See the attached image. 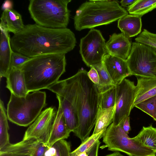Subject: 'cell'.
<instances>
[{"mask_svg":"<svg viewBox=\"0 0 156 156\" xmlns=\"http://www.w3.org/2000/svg\"><path fill=\"white\" fill-rule=\"evenodd\" d=\"M115 110V106L106 109H99L92 134H98L105 131L113 122Z\"/></svg>","mask_w":156,"mask_h":156,"instance_id":"cell-23","label":"cell"},{"mask_svg":"<svg viewBox=\"0 0 156 156\" xmlns=\"http://www.w3.org/2000/svg\"><path fill=\"white\" fill-rule=\"evenodd\" d=\"M133 138L156 153V128L152 125L143 126L138 135Z\"/></svg>","mask_w":156,"mask_h":156,"instance_id":"cell-22","label":"cell"},{"mask_svg":"<svg viewBox=\"0 0 156 156\" xmlns=\"http://www.w3.org/2000/svg\"><path fill=\"white\" fill-rule=\"evenodd\" d=\"M152 117L156 121V95L134 105Z\"/></svg>","mask_w":156,"mask_h":156,"instance_id":"cell-29","label":"cell"},{"mask_svg":"<svg viewBox=\"0 0 156 156\" xmlns=\"http://www.w3.org/2000/svg\"><path fill=\"white\" fill-rule=\"evenodd\" d=\"M86 70L80 69L78 76L77 103L78 127L74 133L81 142L89 137L95 126L99 109L101 91L89 79Z\"/></svg>","mask_w":156,"mask_h":156,"instance_id":"cell-3","label":"cell"},{"mask_svg":"<svg viewBox=\"0 0 156 156\" xmlns=\"http://www.w3.org/2000/svg\"><path fill=\"white\" fill-rule=\"evenodd\" d=\"M126 61L132 76L156 77V51L154 48L133 42Z\"/></svg>","mask_w":156,"mask_h":156,"instance_id":"cell-9","label":"cell"},{"mask_svg":"<svg viewBox=\"0 0 156 156\" xmlns=\"http://www.w3.org/2000/svg\"><path fill=\"white\" fill-rule=\"evenodd\" d=\"M13 3L12 1L6 0L3 3L2 9L4 11L6 9H13Z\"/></svg>","mask_w":156,"mask_h":156,"instance_id":"cell-36","label":"cell"},{"mask_svg":"<svg viewBox=\"0 0 156 156\" xmlns=\"http://www.w3.org/2000/svg\"><path fill=\"white\" fill-rule=\"evenodd\" d=\"M105 41L100 31L91 29L87 34L81 39L80 53L83 61L88 67L103 62L108 54Z\"/></svg>","mask_w":156,"mask_h":156,"instance_id":"cell-10","label":"cell"},{"mask_svg":"<svg viewBox=\"0 0 156 156\" xmlns=\"http://www.w3.org/2000/svg\"><path fill=\"white\" fill-rule=\"evenodd\" d=\"M56 153V149L54 146H52L46 151L44 156H55Z\"/></svg>","mask_w":156,"mask_h":156,"instance_id":"cell-37","label":"cell"},{"mask_svg":"<svg viewBox=\"0 0 156 156\" xmlns=\"http://www.w3.org/2000/svg\"><path fill=\"white\" fill-rule=\"evenodd\" d=\"M120 125L124 131L127 134L131 130L130 124V117H127L125 118L119 124Z\"/></svg>","mask_w":156,"mask_h":156,"instance_id":"cell-34","label":"cell"},{"mask_svg":"<svg viewBox=\"0 0 156 156\" xmlns=\"http://www.w3.org/2000/svg\"><path fill=\"white\" fill-rule=\"evenodd\" d=\"M7 88L11 94L19 97L26 96L28 92L24 74L20 68H12L6 77Z\"/></svg>","mask_w":156,"mask_h":156,"instance_id":"cell-17","label":"cell"},{"mask_svg":"<svg viewBox=\"0 0 156 156\" xmlns=\"http://www.w3.org/2000/svg\"><path fill=\"white\" fill-rule=\"evenodd\" d=\"M116 86H112L101 91L99 109H108L115 106Z\"/></svg>","mask_w":156,"mask_h":156,"instance_id":"cell-26","label":"cell"},{"mask_svg":"<svg viewBox=\"0 0 156 156\" xmlns=\"http://www.w3.org/2000/svg\"><path fill=\"white\" fill-rule=\"evenodd\" d=\"M49 147L48 145L32 138L22 140L15 144H10L0 151L30 156H44L46 151Z\"/></svg>","mask_w":156,"mask_h":156,"instance_id":"cell-13","label":"cell"},{"mask_svg":"<svg viewBox=\"0 0 156 156\" xmlns=\"http://www.w3.org/2000/svg\"><path fill=\"white\" fill-rule=\"evenodd\" d=\"M71 0H30L28 10L37 24L43 27L60 29L66 28L70 11L68 5Z\"/></svg>","mask_w":156,"mask_h":156,"instance_id":"cell-5","label":"cell"},{"mask_svg":"<svg viewBox=\"0 0 156 156\" xmlns=\"http://www.w3.org/2000/svg\"><path fill=\"white\" fill-rule=\"evenodd\" d=\"M141 17L134 15H126L118 20V27L128 38L135 37L141 31Z\"/></svg>","mask_w":156,"mask_h":156,"instance_id":"cell-20","label":"cell"},{"mask_svg":"<svg viewBox=\"0 0 156 156\" xmlns=\"http://www.w3.org/2000/svg\"><path fill=\"white\" fill-rule=\"evenodd\" d=\"M90 70L87 72V76L93 83L98 85L99 83V79L98 72L93 66H90Z\"/></svg>","mask_w":156,"mask_h":156,"instance_id":"cell-33","label":"cell"},{"mask_svg":"<svg viewBox=\"0 0 156 156\" xmlns=\"http://www.w3.org/2000/svg\"><path fill=\"white\" fill-rule=\"evenodd\" d=\"M102 138L108 150L121 152L129 156H156V153L130 138L120 125L111 123L104 132Z\"/></svg>","mask_w":156,"mask_h":156,"instance_id":"cell-8","label":"cell"},{"mask_svg":"<svg viewBox=\"0 0 156 156\" xmlns=\"http://www.w3.org/2000/svg\"><path fill=\"white\" fill-rule=\"evenodd\" d=\"M155 8L156 0H136L127 10L130 14L141 17Z\"/></svg>","mask_w":156,"mask_h":156,"instance_id":"cell-25","label":"cell"},{"mask_svg":"<svg viewBox=\"0 0 156 156\" xmlns=\"http://www.w3.org/2000/svg\"><path fill=\"white\" fill-rule=\"evenodd\" d=\"M71 132L66 125L61 105L59 106L53 122L48 145L52 147L58 141L68 138Z\"/></svg>","mask_w":156,"mask_h":156,"instance_id":"cell-19","label":"cell"},{"mask_svg":"<svg viewBox=\"0 0 156 156\" xmlns=\"http://www.w3.org/2000/svg\"><path fill=\"white\" fill-rule=\"evenodd\" d=\"M101 144L99 140L98 141L88 152V156H98L99 147Z\"/></svg>","mask_w":156,"mask_h":156,"instance_id":"cell-35","label":"cell"},{"mask_svg":"<svg viewBox=\"0 0 156 156\" xmlns=\"http://www.w3.org/2000/svg\"><path fill=\"white\" fill-rule=\"evenodd\" d=\"M13 51L29 58L50 54H65L74 48V33L67 28L53 29L36 24L25 25L11 38Z\"/></svg>","mask_w":156,"mask_h":156,"instance_id":"cell-1","label":"cell"},{"mask_svg":"<svg viewBox=\"0 0 156 156\" xmlns=\"http://www.w3.org/2000/svg\"><path fill=\"white\" fill-rule=\"evenodd\" d=\"M105 156H125L121 154L119 152H115L114 153L107 154Z\"/></svg>","mask_w":156,"mask_h":156,"instance_id":"cell-40","label":"cell"},{"mask_svg":"<svg viewBox=\"0 0 156 156\" xmlns=\"http://www.w3.org/2000/svg\"><path fill=\"white\" fill-rule=\"evenodd\" d=\"M135 86L133 82L126 79L115 86V110L112 122L115 125L129 116L134 108Z\"/></svg>","mask_w":156,"mask_h":156,"instance_id":"cell-11","label":"cell"},{"mask_svg":"<svg viewBox=\"0 0 156 156\" xmlns=\"http://www.w3.org/2000/svg\"><path fill=\"white\" fill-rule=\"evenodd\" d=\"M30 58L22 54L13 51L11 59V69L12 68H20L21 65Z\"/></svg>","mask_w":156,"mask_h":156,"instance_id":"cell-32","label":"cell"},{"mask_svg":"<svg viewBox=\"0 0 156 156\" xmlns=\"http://www.w3.org/2000/svg\"><path fill=\"white\" fill-rule=\"evenodd\" d=\"M0 26L4 27L7 31L14 35L21 32L24 28L21 15L13 9L3 11L0 18Z\"/></svg>","mask_w":156,"mask_h":156,"instance_id":"cell-21","label":"cell"},{"mask_svg":"<svg viewBox=\"0 0 156 156\" xmlns=\"http://www.w3.org/2000/svg\"><path fill=\"white\" fill-rule=\"evenodd\" d=\"M128 14L118 1L91 0L83 3L74 17V27L80 31L107 25Z\"/></svg>","mask_w":156,"mask_h":156,"instance_id":"cell-4","label":"cell"},{"mask_svg":"<svg viewBox=\"0 0 156 156\" xmlns=\"http://www.w3.org/2000/svg\"><path fill=\"white\" fill-rule=\"evenodd\" d=\"M136 42H140L156 48V34L151 33L146 29L143 31L135 39Z\"/></svg>","mask_w":156,"mask_h":156,"instance_id":"cell-30","label":"cell"},{"mask_svg":"<svg viewBox=\"0 0 156 156\" xmlns=\"http://www.w3.org/2000/svg\"><path fill=\"white\" fill-rule=\"evenodd\" d=\"M133 107L142 101L156 95V77L136 76Z\"/></svg>","mask_w":156,"mask_h":156,"instance_id":"cell-18","label":"cell"},{"mask_svg":"<svg viewBox=\"0 0 156 156\" xmlns=\"http://www.w3.org/2000/svg\"><path fill=\"white\" fill-rule=\"evenodd\" d=\"M79 82L77 73L66 79L58 80L47 89L55 93L62 109L69 129L74 133L78 126L77 103Z\"/></svg>","mask_w":156,"mask_h":156,"instance_id":"cell-7","label":"cell"},{"mask_svg":"<svg viewBox=\"0 0 156 156\" xmlns=\"http://www.w3.org/2000/svg\"><path fill=\"white\" fill-rule=\"evenodd\" d=\"M154 48V49H155V50L156 51V48Z\"/></svg>","mask_w":156,"mask_h":156,"instance_id":"cell-42","label":"cell"},{"mask_svg":"<svg viewBox=\"0 0 156 156\" xmlns=\"http://www.w3.org/2000/svg\"><path fill=\"white\" fill-rule=\"evenodd\" d=\"M45 92L40 90L19 97L12 94L7 105L8 119L19 126L27 127L37 119L47 105Z\"/></svg>","mask_w":156,"mask_h":156,"instance_id":"cell-6","label":"cell"},{"mask_svg":"<svg viewBox=\"0 0 156 156\" xmlns=\"http://www.w3.org/2000/svg\"><path fill=\"white\" fill-rule=\"evenodd\" d=\"M136 0H122L120 2L121 6L122 7H128L133 4Z\"/></svg>","mask_w":156,"mask_h":156,"instance_id":"cell-38","label":"cell"},{"mask_svg":"<svg viewBox=\"0 0 156 156\" xmlns=\"http://www.w3.org/2000/svg\"><path fill=\"white\" fill-rule=\"evenodd\" d=\"M103 62L115 86L126 77L132 76L126 60L107 54Z\"/></svg>","mask_w":156,"mask_h":156,"instance_id":"cell-14","label":"cell"},{"mask_svg":"<svg viewBox=\"0 0 156 156\" xmlns=\"http://www.w3.org/2000/svg\"><path fill=\"white\" fill-rule=\"evenodd\" d=\"M0 76L6 77L11 69L12 50L11 38L9 32L4 27L0 26Z\"/></svg>","mask_w":156,"mask_h":156,"instance_id":"cell-16","label":"cell"},{"mask_svg":"<svg viewBox=\"0 0 156 156\" xmlns=\"http://www.w3.org/2000/svg\"><path fill=\"white\" fill-rule=\"evenodd\" d=\"M57 110L55 107L44 109L26 131L23 140L35 138L48 145Z\"/></svg>","mask_w":156,"mask_h":156,"instance_id":"cell-12","label":"cell"},{"mask_svg":"<svg viewBox=\"0 0 156 156\" xmlns=\"http://www.w3.org/2000/svg\"><path fill=\"white\" fill-rule=\"evenodd\" d=\"M88 153L83 152L80 153L78 156H88Z\"/></svg>","mask_w":156,"mask_h":156,"instance_id":"cell-41","label":"cell"},{"mask_svg":"<svg viewBox=\"0 0 156 156\" xmlns=\"http://www.w3.org/2000/svg\"><path fill=\"white\" fill-rule=\"evenodd\" d=\"M53 146L56 150V153L55 156H69L71 151L70 144L65 140H59Z\"/></svg>","mask_w":156,"mask_h":156,"instance_id":"cell-31","label":"cell"},{"mask_svg":"<svg viewBox=\"0 0 156 156\" xmlns=\"http://www.w3.org/2000/svg\"><path fill=\"white\" fill-rule=\"evenodd\" d=\"M104 131L96 134H92L83 142L75 150L69 154V156H78L80 153L89 151L95 143L103 137Z\"/></svg>","mask_w":156,"mask_h":156,"instance_id":"cell-27","label":"cell"},{"mask_svg":"<svg viewBox=\"0 0 156 156\" xmlns=\"http://www.w3.org/2000/svg\"><path fill=\"white\" fill-rule=\"evenodd\" d=\"M66 64L65 54H46L30 58L20 67L28 92L47 89L57 82L65 72Z\"/></svg>","mask_w":156,"mask_h":156,"instance_id":"cell-2","label":"cell"},{"mask_svg":"<svg viewBox=\"0 0 156 156\" xmlns=\"http://www.w3.org/2000/svg\"><path fill=\"white\" fill-rule=\"evenodd\" d=\"M0 156H30V155L3 152L0 151Z\"/></svg>","mask_w":156,"mask_h":156,"instance_id":"cell-39","label":"cell"},{"mask_svg":"<svg viewBox=\"0 0 156 156\" xmlns=\"http://www.w3.org/2000/svg\"><path fill=\"white\" fill-rule=\"evenodd\" d=\"M6 109L3 102L0 101V150L9 144V127Z\"/></svg>","mask_w":156,"mask_h":156,"instance_id":"cell-24","label":"cell"},{"mask_svg":"<svg viewBox=\"0 0 156 156\" xmlns=\"http://www.w3.org/2000/svg\"><path fill=\"white\" fill-rule=\"evenodd\" d=\"M106 44L108 54L126 60L132 47L129 38L122 33L113 34Z\"/></svg>","mask_w":156,"mask_h":156,"instance_id":"cell-15","label":"cell"},{"mask_svg":"<svg viewBox=\"0 0 156 156\" xmlns=\"http://www.w3.org/2000/svg\"><path fill=\"white\" fill-rule=\"evenodd\" d=\"M91 66L95 68L98 73L99 83L97 86L100 91L112 86H115L103 62Z\"/></svg>","mask_w":156,"mask_h":156,"instance_id":"cell-28","label":"cell"}]
</instances>
